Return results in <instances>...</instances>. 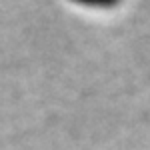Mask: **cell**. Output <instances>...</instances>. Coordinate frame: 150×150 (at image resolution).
<instances>
[{"label":"cell","instance_id":"obj_1","mask_svg":"<svg viewBox=\"0 0 150 150\" xmlns=\"http://www.w3.org/2000/svg\"><path fill=\"white\" fill-rule=\"evenodd\" d=\"M70 2L86 6V8H114L120 4V0H70Z\"/></svg>","mask_w":150,"mask_h":150}]
</instances>
